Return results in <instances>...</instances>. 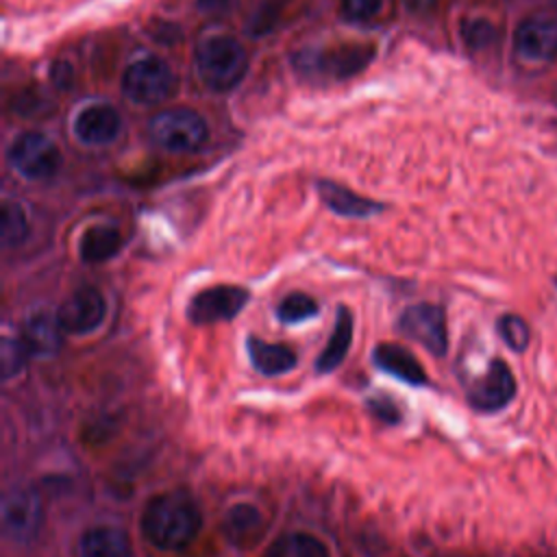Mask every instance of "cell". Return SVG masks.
<instances>
[{
    "label": "cell",
    "mask_w": 557,
    "mask_h": 557,
    "mask_svg": "<svg viewBox=\"0 0 557 557\" xmlns=\"http://www.w3.org/2000/svg\"><path fill=\"white\" fill-rule=\"evenodd\" d=\"M202 527V511L189 492L157 494L141 513V533L159 550L187 548Z\"/></svg>",
    "instance_id": "1"
},
{
    "label": "cell",
    "mask_w": 557,
    "mask_h": 557,
    "mask_svg": "<svg viewBox=\"0 0 557 557\" xmlns=\"http://www.w3.org/2000/svg\"><path fill=\"white\" fill-rule=\"evenodd\" d=\"M196 65L207 87L228 91L246 76L248 52L239 39L231 35H213L198 46Z\"/></svg>",
    "instance_id": "2"
},
{
    "label": "cell",
    "mask_w": 557,
    "mask_h": 557,
    "mask_svg": "<svg viewBox=\"0 0 557 557\" xmlns=\"http://www.w3.org/2000/svg\"><path fill=\"white\" fill-rule=\"evenodd\" d=\"M150 137L170 152H194L209 139V126L191 109H165L150 120Z\"/></svg>",
    "instance_id": "3"
},
{
    "label": "cell",
    "mask_w": 557,
    "mask_h": 557,
    "mask_svg": "<svg viewBox=\"0 0 557 557\" xmlns=\"http://www.w3.org/2000/svg\"><path fill=\"white\" fill-rule=\"evenodd\" d=\"M122 89L133 102L159 104L174 94L176 76L165 61L157 57H144L124 70Z\"/></svg>",
    "instance_id": "4"
},
{
    "label": "cell",
    "mask_w": 557,
    "mask_h": 557,
    "mask_svg": "<svg viewBox=\"0 0 557 557\" xmlns=\"http://www.w3.org/2000/svg\"><path fill=\"white\" fill-rule=\"evenodd\" d=\"M9 163L28 181L54 176L63 163L59 146L44 133H22L9 148Z\"/></svg>",
    "instance_id": "5"
},
{
    "label": "cell",
    "mask_w": 557,
    "mask_h": 557,
    "mask_svg": "<svg viewBox=\"0 0 557 557\" xmlns=\"http://www.w3.org/2000/svg\"><path fill=\"white\" fill-rule=\"evenodd\" d=\"M398 331L424 346L431 355L444 357L448 348V331H446V313L440 305L420 302L407 307L398 318Z\"/></svg>",
    "instance_id": "6"
},
{
    "label": "cell",
    "mask_w": 557,
    "mask_h": 557,
    "mask_svg": "<svg viewBox=\"0 0 557 557\" xmlns=\"http://www.w3.org/2000/svg\"><path fill=\"white\" fill-rule=\"evenodd\" d=\"M250 292L242 285H213L191 296L187 318L194 324H215L233 320L248 302Z\"/></svg>",
    "instance_id": "7"
},
{
    "label": "cell",
    "mask_w": 557,
    "mask_h": 557,
    "mask_svg": "<svg viewBox=\"0 0 557 557\" xmlns=\"http://www.w3.org/2000/svg\"><path fill=\"white\" fill-rule=\"evenodd\" d=\"M0 520L4 533L15 542H30L37 537L44 522V507L33 490L15 487L2 496Z\"/></svg>",
    "instance_id": "8"
},
{
    "label": "cell",
    "mask_w": 557,
    "mask_h": 557,
    "mask_svg": "<svg viewBox=\"0 0 557 557\" xmlns=\"http://www.w3.org/2000/svg\"><path fill=\"white\" fill-rule=\"evenodd\" d=\"M104 315H107L104 296L91 285H83L74 289L57 311L59 326L63 329V333H70V335H87L96 331L102 324Z\"/></svg>",
    "instance_id": "9"
},
{
    "label": "cell",
    "mask_w": 557,
    "mask_h": 557,
    "mask_svg": "<svg viewBox=\"0 0 557 557\" xmlns=\"http://www.w3.org/2000/svg\"><path fill=\"white\" fill-rule=\"evenodd\" d=\"M516 396V379L509 366L500 359H494L485 374L468 392V400L476 411H498L511 403Z\"/></svg>",
    "instance_id": "10"
},
{
    "label": "cell",
    "mask_w": 557,
    "mask_h": 557,
    "mask_svg": "<svg viewBox=\"0 0 557 557\" xmlns=\"http://www.w3.org/2000/svg\"><path fill=\"white\" fill-rule=\"evenodd\" d=\"M374 48L366 44H344L326 50H315L309 54V65L313 72L331 78H348L366 70L372 61Z\"/></svg>",
    "instance_id": "11"
},
{
    "label": "cell",
    "mask_w": 557,
    "mask_h": 557,
    "mask_svg": "<svg viewBox=\"0 0 557 557\" xmlns=\"http://www.w3.org/2000/svg\"><path fill=\"white\" fill-rule=\"evenodd\" d=\"M120 128H122L120 113L104 102H96L81 109L72 124V131L78 137V141L89 146L111 144L117 137Z\"/></svg>",
    "instance_id": "12"
},
{
    "label": "cell",
    "mask_w": 557,
    "mask_h": 557,
    "mask_svg": "<svg viewBox=\"0 0 557 557\" xmlns=\"http://www.w3.org/2000/svg\"><path fill=\"white\" fill-rule=\"evenodd\" d=\"M265 533V520L257 505L235 503L224 511L222 535L228 544L237 548H252L261 542Z\"/></svg>",
    "instance_id": "13"
},
{
    "label": "cell",
    "mask_w": 557,
    "mask_h": 557,
    "mask_svg": "<svg viewBox=\"0 0 557 557\" xmlns=\"http://www.w3.org/2000/svg\"><path fill=\"white\" fill-rule=\"evenodd\" d=\"M516 52L529 61H550L557 57V22L544 17L524 20L513 37Z\"/></svg>",
    "instance_id": "14"
},
{
    "label": "cell",
    "mask_w": 557,
    "mask_h": 557,
    "mask_svg": "<svg viewBox=\"0 0 557 557\" xmlns=\"http://www.w3.org/2000/svg\"><path fill=\"white\" fill-rule=\"evenodd\" d=\"M372 361L379 370L407 385H426V372L422 363L398 344H379L372 352Z\"/></svg>",
    "instance_id": "15"
},
{
    "label": "cell",
    "mask_w": 557,
    "mask_h": 557,
    "mask_svg": "<svg viewBox=\"0 0 557 557\" xmlns=\"http://www.w3.org/2000/svg\"><path fill=\"white\" fill-rule=\"evenodd\" d=\"M81 557H131L133 544L124 529L120 527H91L78 540Z\"/></svg>",
    "instance_id": "16"
},
{
    "label": "cell",
    "mask_w": 557,
    "mask_h": 557,
    "mask_svg": "<svg viewBox=\"0 0 557 557\" xmlns=\"http://www.w3.org/2000/svg\"><path fill=\"white\" fill-rule=\"evenodd\" d=\"M63 329L59 326L57 315L35 313L30 315L20 333L30 357H52L61 348Z\"/></svg>",
    "instance_id": "17"
},
{
    "label": "cell",
    "mask_w": 557,
    "mask_h": 557,
    "mask_svg": "<svg viewBox=\"0 0 557 557\" xmlns=\"http://www.w3.org/2000/svg\"><path fill=\"white\" fill-rule=\"evenodd\" d=\"M246 350H248V359L252 363V368L263 374V376H278V374H285L289 372L298 357L296 352L285 346V344H272V342H265L257 335H250L248 342H246Z\"/></svg>",
    "instance_id": "18"
},
{
    "label": "cell",
    "mask_w": 557,
    "mask_h": 557,
    "mask_svg": "<svg viewBox=\"0 0 557 557\" xmlns=\"http://www.w3.org/2000/svg\"><path fill=\"white\" fill-rule=\"evenodd\" d=\"M318 191H320V198L322 202L339 213V215H346V218H368L372 213H379L383 209V205L370 200V198H363L337 183H331V181H320L318 183Z\"/></svg>",
    "instance_id": "19"
},
{
    "label": "cell",
    "mask_w": 557,
    "mask_h": 557,
    "mask_svg": "<svg viewBox=\"0 0 557 557\" xmlns=\"http://www.w3.org/2000/svg\"><path fill=\"white\" fill-rule=\"evenodd\" d=\"M352 344V313L348 311V307H337L335 313V326L329 335L326 346L322 348L318 361H315V370L318 372H331L337 366H342V361L346 359L348 350Z\"/></svg>",
    "instance_id": "20"
},
{
    "label": "cell",
    "mask_w": 557,
    "mask_h": 557,
    "mask_svg": "<svg viewBox=\"0 0 557 557\" xmlns=\"http://www.w3.org/2000/svg\"><path fill=\"white\" fill-rule=\"evenodd\" d=\"M122 248V233L111 224L89 226L78 242V252L85 263H102L117 255Z\"/></svg>",
    "instance_id": "21"
},
{
    "label": "cell",
    "mask_w": 557,
    "mask_h": 557,
    "mask_svg": "<svg viewBox=\"0 0 557 557\" xmlns=\"http://www.w3.org/2000/svg\"><path fill=\"white\" fill-rule=\"evenodd\" d=\"M263 557H331L322 540L311 533L292 531L276 537Z\"/></svg>",
    "instance_id": "22"
},
{
    "label": "cell",
    "mask_w": 557,
    "mask_h": 557,
    "mask_svg": "<svg viewBox=\"0 0 557 557\" xmlns=\"http://www.w3.org/2000/svg\"><path fill=\"white\" fill-rule=\"evenodd\" d=\"M28 237V218L22 205L4 200L0 207V242L4 248L17 246Z\"/></svg>",
    "instance_id": "23"
},
{
    "label": "cell",
    "mask_w": 557,
    "mask_h": 557,
    "mask_svg": "<svg viewBox=\"0 0 557 557\" xmlns=\"http://www.w3.org/2000/svg\"><path fill=\"white\" fill-rule=\"evenodd\" d=\"M313 315H318V302L305 292L287 294L276 307V318L283 324H300Z\"/></svg>",
    "instance_id": "24"
},
{
    "label": "cell",
    "mask_w": 557,
    "mask_h": 557,
    "mask_svg": "<svg viewBox=\"0 0 557 557\" xmlns=\"http://www.w3.org/2000/svg\"><path fill=\"white\" fill-rule=\"evenodd\" d=\"M498 335L516 352L524 350L531 339L529 324L520 315H513V313H507L498 320Z\"/></svg>",
    "instance_id": "25"
},
{
    "label": "cell",
    "mask_w": 557,
    "mask_h": 557,
    "mask_svg": "<svg viewBox=\"0 0 557 557\" xmlns=\"http://www.w3.org/2000/svg\"><path fill=\"white\" fill-rule=\"evenodd\" d=\"M28 350L24 346V342L20 337H2V344H0V370H2V376L4 379H11L15 376L26 359H28Z\"/></svg>",
    "instance_id": "26"
},
{
    "label": "cell",
    "mask_w": 557,
    "mask_h": 557,
    "mask_svg": "<svg viewBox=\"0 0 557 557\" xmlns=\"http://www.w3.org/2000/svg\"><path fill=\"white\" fill-rule=\"evenodd\" d=\"M461 37L468 48L481 50V48H487L496 39V28L490 20L474 17V20H466L461 24Z\"/></svg>",
    "instance_id": "27"
},
{
    "label": "cell",
    "mask_w": 557,
    "mask_h": 557,
    "mask_svg": "<svg viewBox=\"0 0 557 557\" xmlns=\"http://www.w3.org/2000/svg\"><path fill=\"white\" fill-rule=\"evenodd\" d=\"M383 0H342V11L348 20H370L381 11Z\"/></svg>",
    "instance_id": "28"
},
{
    "label": "cell",
    "mask_w": 557,
    "mask_h": 557,
    "mask_svg": "<svg viewBox=\"0 0 557 557\" xmlns=\"http://www.w3.org/2000/svg\"><path fill=\"white\" fill-rule=\"evenodd\" d=\"M50 81L57 89H72L74 85V70L67 61H54L50 65Z\"/></svg>",
    "instance_id": "29"
},
{
    "label": "cell",
    "mask_w": 557,
    "mask_h": 557,
    "mask_svg": "<svg viewBox=\"0 0 557 557\" xmlns=\"http://www.w3.org/2000/svg\"><path fill=\"white\" fill-rule=\"evenodd\" d=\"M368 405H370V411H372L374 416H379V420L389 422V424L398 420V407H396L389 398H374V400H370Z\"/></svg>",
    "instance_id": "30"
},
{
    "label": "cell",
    "mask_w": 557,
    "mask_h": 557,
    "mask_svg": "<svg viewBox=\"0 0 557 557\" xmlns=\"http://www.w3.org/2000/svg\"><path fill=\"white\" fill-rule=\"evenodd\" d=\"M196 4H198V9H200L202 13L213 15V13H224V11H228V9L235 4V0H198Z\"/></svg>",
    "instance_id": "31"
},
{
    "label": "cell",
    "mask_w": 557,
    "mask_h": 557,
    "mask_svg": "<svg viewBox=\"0 0 557 557\" xmlns=\"http://www.w3.org/2000/svg\"><path fill=\"white\" fill-rule=\"evenodd\" d=\"M405 2L413 13H426L437 4V0H405Z\"/></svg>",
    "instance_id": "32"
},
{
    "label": "cell",
    "mask_w": 557,
    "mask_h": 557,
    "mask_svg": "<svg viewBox=\"0 0 557 557\" xmlns=\"http://www.w3.org/2000/svg\"><path fill=\"white\" fill-rule=\"evenodd\" d=\"M555 4H557V0H555Z\"/></svg>",
    "instance_id": "33"
}]
</instances>
